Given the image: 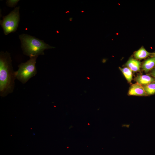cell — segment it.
Instances as JSON below:
<instances>
[{
    "mask_svg": "<svg viewBox=\"0 0 155 155\" xmlns=\"http://www.w3.org/2000/svg\"><path fill=\"white\" fill-rule=\"evenodd\" d=\"M155 67V57H151L143 62L141 67L146 73H148Z\"/></svg>",
    "mask_w": 155,
    "mask_h": 155,
    "instance_id": "8",
    "label": "cell"
},
{
    "mask_svg": "<svg viewBox=\"0 0 155 155\" xmlns=\"http://www.w3.org/2000/svg\"><path fill=\"white\" fill-rule=\"evenodd\" d=\"M125 66L129 68L134 72H140L141 71V62L133 57H131L129 59L126 63Z\"/></svg>",
    "mask_w": 155,
    "mask_h": 155,
    "instance_id": "7",
    "label": "cell"
},
{
    "mask_svg": "<svg viewBox=\"0 0 155 155\" xmlns=\"http://www.w3.org/2000/svg\"><path fill=\"white\" fill-rule=\"evenodd\" d=\"M37 57H30V59L26 62L22 63L19 65L18 69L14 72L16 78L24 84L30 78L35 76L37 73L35 65Z\"/></svg>",
    "mask_w": 155,
    "mask_h": 155,
    "instance_id": "3",
    "label": "cell"
},
{
    "mask_svg": "<svg viewBox=\"0 0 155 155\" xmlns=\"http://www.w3.org/2000/svg\"><path fill=\"white\" fill-rule=\"evenodd\" d=\"M72 18H70L69 19V20L70 21H71L72 20Z\"/></svg>",
    "mask_w": 155,
    "mask_h": 155,
    "instance_id": "15",
    "label": "cell"
},
{
    "mask_svg": "<svg viewBox=\"0 0 155 155\" xmlns=\"http://www.w3.org/2000/svg\"><path fill=\"white\" fill-rule=\"evenodd\" d=\"M151 53L147 51L143 46H142L139 49L134 52L133 56L135 59L137 60H142L150 56Z\"/></svg>",
    "mask_w": 155,
    "mask_h": 155,
    "instance_id": "9",
    "label": "cell"
},
{
    "mask_svg": "<svg viewBox=\"0 0 155 155\" xmlns=\"http://www.w3.org/2000/svg\"><path fill=\"white\" fill-rule=\"evenodd\" d=\"M10 54L1 52L0 56V92L4 96L11 93L14 88L16 78L11 65Z\"/></svg>",
    "mask_w": 155,
    "mask_h": 155,
    "instance_id": "1",
    "label": "cell"
},
{
    "mask_svg": "<svg viewBox=\"0 0 155 155\" xmlns=\"http://www.w3.org/2000/svg\"><path fill=\"white\" fill-rule=\"evenodd\" d=\"M19 7H17L7 16L3 17L0 24L5 35L15 32L20 21Z\"/></svg>",
    "mask_w": 155,
    "mask_h": 155,
    "instance_id": "4",
    "label": "cell"
},
{
    "mask_svg": "<svg viewBox=\"0 0 155 155\" xmlns=\"http://www.w3.org/2000/svg\"><path fill=\"white\" fill-rule=\"evenodd\" d=\"M128 94L129 96H147L142 86L137 83L132 84L130 86Z\"/></svg>",
    "mask_w": 155,
    "mask_h": 155,
    "instance_id": "5",
    "label": "cell"
},
{
    "mask_svg": "<svg viewBox=\"0 0 155 155\" xmlns=\"http://www.w3.org/2000/svg\"><path fill=\"white\" fill-rule=\"evenodd\" d=\"M150 56V57H155V52L151 53Z\"/></svg>",
    "mask_w": 155,
    "mask_h": 155,
    "instance_id": "14",
    "label": "cell"
},
{
    "mask_svg": "<svg viewBox=\"0 0 155 155\" xmlns=\"http://www.w3.org/2000/svg\"><path fill=\"white\" fill-rule=\"evenodd\" d=\"M19 0H9L6 2V4L7 6L13 7H15L17 4Z\"/></svg>",
    "mask_w": 155,
    "mask_h": 155,
    "instance_id": "12",
    "label": "cell"
},
{
    "mask_svg": "<svg viewBox=\"0 0 155 155\" xmlns=\"http://www.w3.org/2000/svg\"><path fill=\"white\" fill-rule=\"evenodd\" d=\"M119 68L122 72L128 82L131 83L133 79L132 71L127 67L123 68L119 67Z\"/></svg>",
    "mask_w": 155,
    "mask_h": 155,
    "instance_id": "10",
    "label": "cell"
},
{
    "mask_svg": "<svg viewBox=\"0 0 155 155\" xmlns=\"http://www.w3.org/2000/svg\"><path fill=\"white\" fill-rule=\"evenodd\" d=\"M19 37L24 54L30 57L44 55L45 50L54 48L43 40L27 34H22Z\"/></svg>",
    "mask_w": 155,
    "mask_h": 155,
    "instance_id": "2",
    "label": "cell"
},
{
    "mask_svg": "<svg viewBox=\"0 0 155 155\" xmlns=\"http://www.w3.org/2000/svg\"><path fill=\"white\" fill-rule=\"evenodd\" d=\"M142 86L147 96L155 94V82L147 85Z\"/></svg>",
    "mask_w": 155,
    "mask_h": 155,
    "instance_id": "11",
    "label": "cell"
},
{
    "mask_svg": "<svg viewBox=\"0 0 155 155\" xmlns=\"http://www.w3.org/2000/svg\"><path fill=\"white\" fill-rule=\"evenodd\" d=\"M149 74L150 75L155 78V67L149 72Z\"/></svg>",
    "mask_w": 155,
    "mask_h": 155,
    "instance_id": "13",
    "label": "cell"
},
{
    "mask_svg": "<svg viewBox=\"0 0 155 155\" xmlns=\"http://www.w3.org/2000/svg\"><path fill=\"white\" fill-rule=\"evenodd\" d=\"M134 80L137 83L142 86L147 85L155 82V78L147 75H138L135 77Z\"/></svg>",
    "mask_w": 155,
    "mask_h": 155,
    "instance_id": "6",
    "label": "cell"
}]
</instances>
